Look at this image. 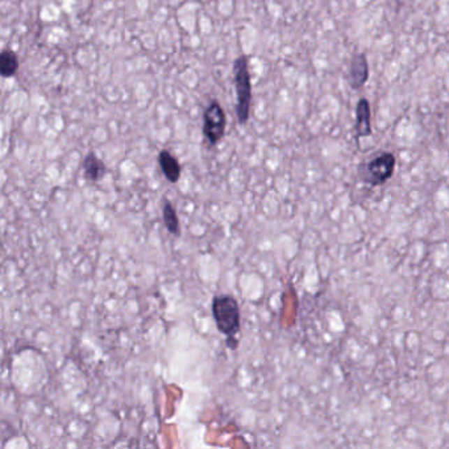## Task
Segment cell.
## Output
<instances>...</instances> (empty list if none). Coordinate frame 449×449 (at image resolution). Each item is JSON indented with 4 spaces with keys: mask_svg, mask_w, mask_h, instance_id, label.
I'll list each match as a JSON object with an SVG mask.
<instances>
[{
    "mask_svg": "<svg viewBox=\"0 0 449 449\" xmlns=\"http://www.w3.org/2000/svg\"><path fill=\"white\" fill-rule=\"evenodd\" d=\"M212 315L219 332L227 336L228 346L235 349L237 346L235 336L240 332L242 328L239 302L228 294L215 295L212 300Z\"/></svg>",
    "mask_w": 449,
    "mask_h": 449,
    "instance_id": "cell-1",
    "label": "cell"
},
{
    "mask_svg": "<svg viewBox=\"0 0 449 449\" xmlns=\"http://www.w3.org/2000/svg\"><path fill=\"white\" fill-rule=\"evenodd\" d=\"M233 81L237 96V119L240 124H245L251 116V104H252V86L251 75L248 69V58L242 54L236 58L233 64Z\"/></svg>",
    "mask_w": 449,
    "mask_h": 449,
    "instance_id": "cell-2",
    "label": "cell"
},
{
    "mask_svg": "<svg viewBox=\"0 0 449 449\" xmlns=\"http://www.w3.org/2000/svg\"><path fill=\"white\" fill-rule=\"evenodd\" d=\"M395 156L390 152H383L373 157L370 161L364 162L358 166V174L365 184L381 186L388 182L394 174Z\"/></svg>",
    "mask_w": 449,
    "mask_h": 449,
    "instance_id": "cell-3",
    "label": "cell"
},
{
    "mask_svg": "<svg viewBox=\"0 0 449 449\" xmlns=\"http://www.w3.org/2000/svg\"><path fill=\"white\" fill-rule=\"evenodd\" d=\"M227 116L219 102H211L205 112L203 133L211 145H216L226 135Z\"/></svg>",
    "mask_w": 449,
    "mask_h": 449,
    "instance_id": "cell-4",
    "label": "cell"
},
{
    "mask_svg": "<svg viewBox=\"0 0 449 449\" xmlns=\"http://www.w3.org/2000/svg\"><path fill=\"white\" fill-rule=\"evenodd\" d=\"M369 77L368 59L367 56L360 53L352 58L351 66H349V74H348V81L353 90L361 89Z\"/></svg>",
    "mask_w": 449,
    "mask_h": 449,
    "instance_id": "cell-5",
    "label": "cell"
},
{
    "mask_svg": "<svg viewBox=\"0 0 449 449\" xmlns=\"http://www.w3.org/2000/svg\"><path fill=\"white\" fill-rule=\"evenodd\" d=\"M159 165L161 168V172L165 175V178L172 182L177 184L181 178L182 168L179 165L178 160L174 157L173 154L169 150H161L159 154Z\"/></svg>",
    "mask_w": 449,
    "mask_h": 449,
    "instance_id": "cell-6",
    "label": "cell"
},
{
    "mask_svg": "<svg viewBox=\"0 0 449 449\" xmlns=\"http://www.w3.org/2000/svg\"><path fill=\"white\" fill-rule=\"evenodd\" d=\"M371 112L368 99L362 98L358 101L356 107V133L358 138H365L371 135Z\"/></svg>",
    "mask_w": 449,
    "mask_h": 449,
    "instance_id": "cell-7",
    "label": "cell"
},
{
    "mask_svg": "<svg viewBox=\"0 0 449 449\" xmlns=\"http://www.w3.org/2000/svg\"><path fill=\"white\" fill-rule=\"evenodd\" d=\"M83 172L86 179L98 182L105 174V165L95 153H89L83 160Z\"/></svg>",
    "mask_w": 449,
    "mask_h": 449,
    "instance_id": "cell-8",
    "label": "cell"
},
{
    "mask_svg": "<svg viewBox=\"0 0 449 449\" xmlns=\"http://www.w3.org/2000/svg\"><path fill=\"white\" fill-rule=\"evenodd\" d=\"M162 219L165 223L166 230L173 236H179L181 235V224L177 215V211L173 207V205L169 200L163 202V208H162Z\"/></svg>",
    "mask_w": 449,
    "mask_h": 449,
    "instance_id": "cell-9",
    "label": "cell"
},
{
    "mask_svg": "<svg viewBox=\"0 0 449 449\" xmlns=\"http://www.w3.org/2000/svg\"><path fill=\"white\" fill-rule=\"evenodd\" d=\"M19 70V57L12 50H3L0 54V73L4 78L13 77Z\"/></svg>",
    "mask_w": 449,
    "mask_h": 449,
    "instance_id": "cell-10",
    "label": "cell"
}]
</instances>
